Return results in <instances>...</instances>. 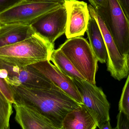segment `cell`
Here are the masks:
<instances>
[{
  "instance_id": "6da1fadb",
  "label": "cell",
  "mask_w": 129,
  "mask_h": 129,
  "mask_svg": "<svg viewBox=\"0 0 129 129\" xmlns=\"http://www.w3.org/2000/svg\"><path fill=\"white\" fill-rule=\"evenodd\" d=\"M14 103L24 105L62 129L66 114L80 105L59 88L36 89L22 85L11 86Z\"/></svg>"
},
{
  "instance_id": "7a4b0ae2",
  "label": "cell",
  "mask_w": 129,
  "mask_h": 129,
  "mask_svg": "<svg viewBox=\"0 0 129 129\" xmlns=\"http://www.w3.org/2000/svg\"><path fill=\"white\" fill-rule=\"evenodd\" d=\"M54 47L36 33L23 41L0 47V60L10 65L29 66L49 60Z\"/></svg>"
},
{
  "instance_id": "3957f363",
  "label": "cell",
  "mask_w": 129,
  "mask_h": 129,
  "mask_svg": "<svg viewBox=\"0 0 129 129\" xmlns=\"http://www.w3.org/2000/svg\"><path fill=\"white\" fill-rule=\"evenodd\" d=\"M82 36L68 39L59 48L85 80L95 85L98 61L89 43Z\"/></svg>"
},
{
  "instance_id": "277c9868",
  "label": "cell",
  "mask_w": 129,
  "mask_h": 129,
  "mask_svg": "<svg viewBox=\"0 0 129 129\" xmlns=\"http://www.w3.org/2000/svg\"><path fill=\"white\" fill-rule=\"evenodd\" d=\"M95 10L104 20L121 55L127 57L129 53V20L118 1L107 0L105 6Z\"/></svg>"
},
{
  "instance_id": "5b68a950",
  "label": "cell",
  "mask_w": 129,
  "mask_h": 129,
  "mask_svg": "<svg viewBox=\"0 0 129 129\" xmlns=\"http://www.w3.org/2000/svg\"><path fill=\"white\" fill-rule=\"evenodd\" d=\"M62 4L54 2L23 0L0 14V25H30L36 18Z\"/></svg>"
},
{
  "instance_id": "8992f818",
  "label": "cell",
  "mask_w": 129,
  "mask_h": 129,
  "mask_svg": "<svg viewBox=\"0 0 129 129\" xmlns=\"http://www.w3.org/2000/svg\"><path fill=\"white\" fill-rule=\"evenodd\" d=\"M67 13L64 4L36 18L30 24L38 35L54 47L57 39L64 34Z\"/></svg>"
},
{
  "instance_id": "52a82bcc",
  "label": "cell",
  "mask_w": 129,
  "mask_h": 129,
  "mask_svg": "<svg viewBox=\"0 0 129 129\" xmlns=\"http://www.w3.org/2000/svg\"><path fill=\"white\" fill-rule=\"evenodd\" d=\"M1 70L4 79L11 86L22 85L39 89L59 88L31 65L19 66L5 63Z\"/></svg>"
},
{
  "instance_id": "ba28073f",
  "label": "cell",
  "mask_w": 129,
  "mask_h": 129,
  "mask_svg": "<svg viewBox=\"0 0 129 129\" xmlns=\"http://www.w3.org/2000/svg\"><path fill=\"white\" fill-rule=\"evenodd\" d=\"M72 79L80 94L83 104L96 119L98 127L105 121L110 120V104L102 89L86 80Z\"/></svg>"
},
{
  "instance_id": "9c48e42d",
  "label": "cell",
  "mask_w": 129,
  "mask_h": 129,
  "mask_svg": "<svg viewBox=\"0 0 129 129\" xmlns=\"http://www.w3.org/2000/svg\"><path fill=\"white\" fill-rule=\"evenodd\" d=\"M88 6L89 13L94 16L98 22L106 44L108 52L107 71L115 79L121 81L123 79L126 78L129 73L127 57L121 55L104 20L94 8L91 5Z\"/></svg>"
},
{
  "instance_id": "30bf717a",
  "label": "cell",
  "mask_w": 129,
  "mask_h": 129,
  "mask_svg": "<svg viewBox=\"0 0 129 129\" xmlns=\"http://www.w3.org/2000/svg\"><path fill=\"white\" fill-rule=\"evenodd\" d=\"M63 4L67 13L65 33L67 38L84 35L90 17L87 3L78 0H65Z\"/></svg>"
},
{
  "instance_id": "8fae6325",
  "label": "cell",
  "mask_w": 129,
  "mask_h": 129,
  "mask_svg": "<svg viewBox=\"0 0 129 129\" xmlns=\"http://www.w3.org/2000/svg\"><path fill=\"white\" fill-rule=\"evenodd\" d=\"M31 66L78 104H83L81 95L73 80L60 72L50 60L43 61Z\"/></svg>"
},
{
  "instance_id": "7c38bea8",
  "label": "cell",
  "mask_w": 129,
  "mask_h": 129,
  "mask_svg": "<svg viewBox=\"0 0 129 129\" xmlns=\"http://www.w3.org/2000/svg\"><path fill=\"white\" fill-rule=\"evenodd\" d=\"M16 111L15 119L23 129H57L47 118L28 108L13 104Z\"/></svg>"
},
{
  "instance_id": "4fadbf2b",
  "label": "cell",
  "mask_w": 129,
  "mask_h": 129,
  "mask_svg": "<svg viewBox=\"0 0 129 129\" xmlns=\"http://www.w3.org/2000/svg\"><path fill=\"white\" fill-rule=\"evenodd\" d=\"M98 122L91 112L81 104L68 113L63 119L62 129H95Z\"/></svg>"
},
{
  "instance_id": "5bb4252c",
  "label": "cell",
  "mask_w": 129,
  "mask_h": 129,
  "mask_svg": "<svg viewBox=\"0 0 129 129\" xmlns=\"http://www.w3.org/2000/svg\"><path fill=\"white\" fill-rule=\"evenodd\" d=\"M36 34L30 25H0V47L23 41Z\"/></svg>"
},
{
  "instance_id": "9a60e30c",
  "label": "cell",
  "mask_w": 129,
  "mask_h": 129,
  "mask_svg": "<svg viewBox=\"0 0 129 129\" xmlns=\"http://www.w3.org/2000/svg\"><path fill=\"white\" fill-rule=\"evenodd\" d=\"M86 32L89 44L97 60L101 63H106L108 59L106 44L97 20L90 13Z\"/></svg>"
},
{
  "instance_id": "2e32d148",
  "label": "cell",
  "mask_w": 129,
  "mask_h": 129,
  "mask_svg": "<svg viewBox=\"0 0 129 129\" xmlns=\"http://www.w3.org/2000/svg\"><path fill=\"white\" fill-rule=\"evenodd\" d=\"M50 61L60 72L70 78L85 80L59 48L52 51Z\"/></svg>"
},
{
  "instance_id": "e0dca14e",
  "label": "cell",
  "mask_w": 129,
  "mask_h": 129,
  "mask_svg": "<svg viewBox=\"0 0 129 129\" xmlns=\"http://www.w3.org/2000/svg\"><path fill=\"white\" fill-rule=\"evenodd\" d=\"M13 104L0 91V129L10 128V120L13 113Z\"/></svg>"
},
{
  "instance_id": "ac0fdd59",
  "label": "cell",
  "mask_w": 129,
  "mask_h": 129,
  "mask_svg": "<svg viewBox=\"0 0 129 129\" xmlns=\"http://www.w3.org/2000/svg\"><path fill=\"white\" fill-rule=\"evenodd\" d=\"M119 110L124 112L129 117V73L119 101Z\"/></svg>"
},
{
  "instance_id": "d6986e66",
  "label": "cell",
  "mask_w": 129,
  "mask_h": 129,
  "mask_svg": "<svg viewBox=\"0 0 129 129\" xmlns=\"http://www.w3.org/2000/svg\"><path fill=\"white\" fill-rule=\"evenodd\" d=\"M0 91L6 98L12 104L14 103V99L11 86L0 76Z\"/></svg>"
},
{
  "instance_id": "ffe728a7",
  "label": "cell",
  "mask_w": 129,
  "mask_h": 129,
  "mask_svg": "<svg viewBox=\"0 0 129 129\" xmlns=\"http://www.w3.org/2000/svg\"><path fill=\"white\" fill-rule=\"evenodd\" d=\"M117 129H129V117L125 113L119 111L117 116Z\"/></svg>"
},
{
  "instance_id": "44dd1931",
  "label": "cell",
  "mask_w": 129,
  "mask_h": 129,
  "mask_svg": "<svg viewBox=\"0 0 129 129\" xmlns=\"http://www.w3.org/2000/svg\"><path fill=\"white\" fill-rule=\"evenodd\" d=\"M23 0H0V14L21 2Z\"/></svg>"
},
{
  "instance_id": "7402d4cb",
  "label": "cell",
  "mask_w": 129,
  "mask_h": 129,
  "mask_svg": "<svg viewBox=\"0 0 129 129\" xmlns=\"http://www.w3.org/2000/svg\"><path fill=\"white\" fill-rule=\"evenodd\" d=\"M129 20V0H117Z\"/></svg>"
},
{
  "instance_id": "603a6c76",
  "label": "cell",
  "mask_w": 129,
  "mask_h": 129,
  "mask_svg": "<svg viewBox=\"0 0 129 129\" xmlns=\"http://www.w3.org/2000/svg\"><path fill=\"white\" fill-rule=\"evenodd\" d=\"M91 5L94 8L97 9L101 7H103L106 5L107 0H88Z\"/></svg>"
},
{
  "instance_id": "cb8c5ba5",
  "label": "cell",
  "mask_w": 129,
  "mask_h": 129,
  "mask_svg": "<svg viewBox=\"0 0 129 129\" xmlns=\"http://www.w3.org/2000/svg\"><path fill=\"white\" fill-rule=\"evenodd\" d=\"M110 120L105 121L99 127L100 129H111L112 128L110 122Z\"/></svg>"
},
{
  "instance_id": "d4e9b609",
  "label": "cell",
  "mask_w": 129,
  "mask_h": 129,
  "mask_svg": "<svg viewBox=\"0 0 129 129\" xmlns=\"http://www.w3.org/2000/svg\"><path fill=\"white\" fill-rule=\"evenodd\" d=\"M31 1H48L54 2H58L61 4H64V2L65 0H31Z\"/></svg>"
},
{
  "instance_id": "484cf974",
  "label": "cell",
  "mask_w": 129,
  "mask_h": 129,
  "mask_svg": "<svg viewBox=\"0 0 129 129\" xmlns=\"http://www.w3.org/2000/svg\"><path fill=\"white\" fill-rule=\"evenodd\" d=\"M127 62L128 64V67L129 69V53L127 56Z\"/></svg>"
}]
</instances>
